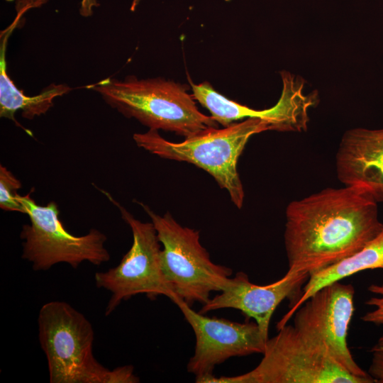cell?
<instances>
[{"mask_svg": "<svg viewBox=\"0 0 383 383\" xmlns=\"http://www.w3.org/2000/svg\"><path fill=\"white\" fill-rule=\"evenodd\" d=\"M18 199L30 219L20 234L22 258L30 262L34 270H48L58 263H67L74 269L84 262L99 266L110 260L105 247L107 237L100 231L91 228L84 235H74L60 221L55 201L40 206L30 193L19 195Z\"/></svg>", "mask_w": 383, "mask_h": 383, "instance_id": "obj_7", "label": "cell"}, {"mask_svg": "<svg viewBox=\"0 0 383 383\" xmlns=\"http://www.w3.org/2000/svg\"><path fill=\"white\" fill-rule=\"evenodd\" d=\"M112 108L134 118L150 129L171 131L185 138L217 127L211 116L202 113L184 85L161 78L123 81L106 78L87 86Z\"/></svg>", "mask_w": 383, "mask_h": 383, "instance_id": "obj_4", "label": "cell"}, {"mask_svg": "<svg viewBox=\"0 0 383 383\" xmlns=\"http://www.w3.org/2000/svg\"><path fill=\"white\" fill-rule=\"evenodd\" d=\"M337 176L383 201V128H355L343 135L335 155Z\"/></svg>", "mask_w": 383, "mask_h": 383, "instance_id": "obj_13", "label": "cell"}, {"mask_svg": "<svg viewBox=\"0 0 383 383\" xmlns=\"http://www.w3.org/2000/svg\"><path fill=\"white\" fill-rule=\"evenodd\" d=\"M140 0H133L131 6V10L133 11Z\"/></svg>", "mask_w": 383, "mask_h": 383, "instance_id": "obj_20", "label": "cell"}, {"mask_svg": "<svg viewBox=\"0 0 383 383\" xmlns=\"http://www.w3.org/2000/svg\"><path fill=\"white\" fill-rule=\"evenodd\" d=\"M147 213L163 248L162 272L176 296L190 306L203 305L212 292H222L231 284L232 270L213 263L199 240V232L178 223L167 212L160 216L138 202Z\"/></svg>", "mask_w": 383, "mask_h": 383, "instance_id": "obj_6", "label": "cell"}, {"mask_svg": "<svg viewBox=\"0 0 383 383\" xmlns=\"http://www.w3.org/2000/svg\"><path fill=\"white\" fill-rule=\"evenodd\" d=\"M309 277L307 274L286 273L279 280L262 286L251 282L245 272H238L232 278L230 286L210 299L199 312L204 314L226 308L240 310L255 321L262 336L267 340L270 323L275 309L285 299L299 298V292H302L300 289Z\"/></svg>", "mask_w": 383, "mask_h": 383, "instance_id": "obj_12", "label": "cell"}, {"mask_svg": "<svg viewBox=\"0 0 383 383\" xmlns=\"http://www.w3.org/2000/svg\"><path fill=\"white\" fill-rule=\"evenodd\" d=\"M98 189L118 209L133 235L131 247L119 264L94 275L96 287L111 294L105 315H110L121 301L139 294H144L152 300L158 296H165L174 303L179 298L163 274L162 249L153 223L135 218L109 192Z\"/></svg>", "mask_w": 383, "mask_h": 383, "instance_id": "obj_8", "label": "cell"}, {"mask_svg": "<svg viewBox=\"0 0 383 383\" xmlns=\"http://www.w3.org/2000/svg\"><path fill=\"white\" fill-rule=\"evenodd\" d=\"M377 204L347 185L291 201L284 233L287 274L310 276L364 248L383 229Z\"/></svg>", "mask_w": 383, "mask_h": 383, "instance_id": "obj_1", "label": "cell"}, {"mask_svg": "<svg viewBox=\"0 0 383 383\" xmlns=\"http://www.w3.org/2000/svg\"><path fill=\"white\" fill-rule=\"evenodd\" d=\"M374 269L383 270V229L356 253L310 275L301 296L277 323V328L286 325L301 305L323 287L362 271Z\"/></svg>", "mask_w": 383, "mask_h": 383, "instance_id": "obj_14", "label": "cell"}, {"mask_svg": "<svg viewBox=\"0 0 383 383\" xmlns=\"http://www.w3.org/2000/svg\"><path fill=\"white\" fill-rule=\"evenodd\" d=\"M21 188V181L5 166L0 165V208L2 210L26 214V209L17 193Z\"/></svg>", "mask_w": 383, "mask_h": 383, "instance_id": "obj_16", "label": "cell"}, {"mask_svg": "<svg viewBox=\"0 0 383 383\" xmlns=\"http://www.w3.org/2000/svg\"><path fill=\"white\" fill-rule=\"evenodd\" d=\"M355 289L340 281L327 284L309 297L294 314V326L323 345L350 373L373 378L354 360L348 345V333L354 313Z\"/></svg>", "mask_w": 383, "mask_h": 383, "instance_id": "obj_9", "label": "cell"}, {"mask_svg": "<svg viewBox=\"0 0 383 383\" xmlns=\"http://www.w3.org/2000/svg\"><path fill=\"white\" fill-rule=\"evenodd\" d=\"M367 290L374 296L367 299L365 303L373 306L374 309L365 313L361 320L377 326L383 325V282L372 284L368 287ZM374 347L383 349V335Z\"/></svg>", "mask_w": 383, "mask_h": 383, "instance_id": "obj_17", "label": "cell"}, {"mask_svg": "<svg viewBox=\"0 0 383 383\" xmlns=\"http://www.w3.org/2000/svg\"><path fill=\"white\" fill-rule=\"evenodd\" d=\"M96 0H82L79 9L80 14L82 16L87 17L93 13V7L98 6Z\"/></svg>", "mask_w": 383, "mask_h": 383, "instance_id": "obj_19", "label": "cell"}, {"mask_svg": "<svg viewBox=\"0 0 383 383\" xmlns=\"http://www.w3.org/2000/svg\"><path fill=\"white\" fill-rule=\"evenodd\" d=\"M372 361L368 373L377 383H383V349L372 347Z\"/></svg>", "mask_w": 383, "mask_h": 383, "instance_id": "obj_18", "label": "cell"}, {"mask_svg": "<svg viewBox=\"0 0 383 383\" xmlns=\"http://www.w3.org/2000/svg\"><path fill=\"white\" fill-rule=\"evenodd\" d=\"M266 341L263 357L252 370L237 376L211 375L199 383H377L343 367L328 350L287 323Z\"/></svg>", "mask_w": 383, "mask_h": 383, "instance_id": "obj_5", "label": "cell"}, {"mask_svg": "<svg viewBox=\"0 0 383 383\" xmlns=\"http://www.w3.org/2000/svg\"><path fill=\"white\" fill-rule=\"evenodd\" d=\"M272 130L266 121L249 118L223 128L211 127L179 143L162 138L157 130L133 134L136 145L160 157L193 164L211 174L225 189L238 209L244 201V189L238 161L253 135Z\"/></svg>", "mask_w": 383, "mask_h": 383, "instance_id": "obj_3", "label": "cell"}, {"mask_svg": "<svg viewBox=\"0 0 383 383\" xmlns=\"http://www.w3.org/2000/svg\"><path fill=\"white\" fill-rule=\"evenodd\" d=\"M283 88L278 102L272 108L255 110L229 100L216 92L207 82L194 84L191 81L192 96L211 113L216 123L224 127L245 118L267 121L272 130L305 131L308 127L309 109L316 104L317 94L305 95L304 81L288 72H281Z\"/></svg>", "mask_w": 383, "mask_h": 383, "instance_id": "obj_11", "label": "cell"}, {"mask_svg": "<svg viewBox=\"0 0 383 383\" xmlns=\"http://www.w3.org/2000/svg\"><path fill=\"white\" fill-rule=\"evenodd\" d=\"M38 326L50 383L140 382L132 365L111 370L96 360L92 325L68 303L52 301L43 304L38 313Z\"/></svg>", "mask_w": 383, "mask_h": 383, "instance_id": "obj_2", "label": "cell"}, {"mask_svg": "<svg viewBox=\"0 0 383 383\" xmlns=\"http://www.w3.org/2000/svg\"><path fill=\"white\" fill-rule=\"evenodd\" d=\"M174 304L195 335L194 353L187 368L195 375L196 382L213 375L216 366L231 357L263 353L267 340L262 336L256 322L239 323L206 316L180 299Z\"/></svg>", "mask_w": 383, "mask_h": 383, "instance_id": "obj_10", "label": "cell"}, {"mask_svg": "<svg viewBox=\"0 0 383 383\" xmlns=\"http://www.w3.org/2000/svg\"><path fill=\"white\" fill-rule=\"evenodd\" d=\"M12 30H10V33ZM4 33L0 49V116L14 121L30 135L32 133L22 127L15 118V113L21 110L22 116L33 119L46 113L52 106L55 98L62 96L70 91L65 84H52L45 88L36 96H28L24 94L14 84L6 72L5 50L8 36Z\"/></svg>", "mask_w": 383, "mask_h": 383, "instance_id": "obj_15", "label": "cell"}]
</instances>
